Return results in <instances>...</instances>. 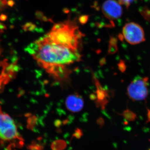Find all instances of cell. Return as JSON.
<instances>
[{
    "instance_id": "1",
    "label": "cell",
    "mask_w": 150,
    "mask_h": 150,
    "mask_svg": "<svg viewBox=\"0 0 150 150\" xmlns=\"http://www.w3.org/2000/svg\"><path fill=\"white\" fill-rule=\"evenodd\" d=\"M25 51L32 56L38 66L56 79L67 76V67L79 62V50L51 40L46 35L30 43Z\"/></svg>"
},
{
    "instance_id": "2",
    "label": "cell",
    "mask_w": 150,
    "mask_h": 150,
    "mask_svg": "<svg viewBox=\"0 0 150 150\" xmlns=\"http://www.w3.org/2000/svg\"><path fill=\"white\" fill-rule=\"evenodd\" d=\"M15 139L23 140L19 134L13 119L3 111L0 105V139L10 141Z\"/></svg>"
},
{
    "instance_id": "3",
    "label": "cell",
    "mask_w": 150,
    "mask_h": 150,
    "mask_svg": "<svg viewBox=\"0 0 150 150\" xmlns=\"http://www.w3.org/2000/svg\"><path fill=\"white\" fill-rule=\"evenodd\" d=\"M148 77H137L128 86L127 93L134 101H141L146 98L148 95Z\"/></svg>"
},
{
    "instance_id": "4",
    "label": "cell",
    "mask_w": 150,
    "mask_h": 150,
    "mask_svg": "<svg viewBox=\"0 0 150 150\" xmlns=\"http://www.w3.org/2000/svg\"><path fill=\"white\" fill-rule=\"evenodd\" d=\"M122 33L124 39L132 45H137L145 41L144 29L141 25L135 23H129L125 24Z\"/></svg>"
},
{
    "instance_id": "5",
    "label": "cell",
    "mask_w": 150,
    "mask_h": 150,
    "mask_svg": "<svg viewBox=\"0 0 150 150\" xmlns=\"http://www.w3.org/2000/svg\"><path fill=\"white\" fill-rule=\"evenodd\" d=\"M121 5L115 0H107L103 4V13L107 18L114 20L120 18L123 13Z\"/></svg>"
},
{
    "instance_id": "6",
    "label": "cell",
    "mask_w": 150,
    "mask_h": 150,
    "mask_svg": "<svg viewBox=\"0 0 150 150\" xmlns=\"http://www.w3.org/2000/svg\"><path fill=\"white\" fill-rule=\"evenodd\" d=\"M66 104L68 110L71 112H77L82 109L83 100L78 95H71L67 97Z\"/></svg>"
},
{
    "instance_id": "7",
    "label": "cell",
    "mask_w": 150,
    "mask_h": 150,
    "mask_svg": "<svg viewBox=\"0 0 150 150\" xmlns=\"http://www.w3.org/2000/svg\"><path fill=\"white\" fill-rule=\"evenodd\" d=\"M67 143L63 140H58L52 142L51 148L52 150H64L67 147Z\"/></svg>"
},
{
    "instance_id": "8",
    "label": "cell",
    "mask_w": 150,
    "mask_h": 150,
    "mask_svg": "<svg viewBox=\"0 0 150 150\" xmlns=\"http://www.w3.org/2000/svg\"><path fill=\"white\" fill-rule=\"evenodd\" d=\"M30 149L31 150H43V146L42 145L37 144H33L30 146Z\"/></svg>"
},
{
    "instance_id": "9",
    "label": "cell",
    "mask_w": 150,
    "mask_h": 150,
    "mask_svg": "<svg viewBox=\"0 0 150 150\" xmlns=\"http://www.w3.org/2000/svg\"><path fill=\"white\" fill-rule=\"evenodd\" d=\"M136 0H119L118 2L121 5H124L127 8L129 7L130 4Z\"/></svg>"
},
{
    "instance_id": "10",
    "label": "cell",
    "mask_w": 150,
    "mask_h": 150,
    "mask_svg": "<svg viewBox=\"0 0 150 150\" xmlns=\"http://www.w3.org/2000/svg\"><path fill=\"white\" fill-rule=\"evenodd\" d=\"M83 132L81 130L77 129L75 131L74 134L73 135V137H75L76 139H79L83 136Z\"/></svg>"
},
{
    "instance_id": "11",
    "label": "cell",
    "mask_w": 150,
    "mask_h": 150,
    "mask_svg": "<svg viewBox=\"0 0 150 150\" xmlns=\"http://www.w3.org/2000/svg\"><path fill=\"white\" fill-rule=\"evenodd\" d=\"M6 29L7 28L5 25L0 22V33H4V30H6Z\"/></svg>"
},
{
    "instance_id": "12",
    "label": "cell",
    "mask_w": 150,
    "mask_h": 150,
    "mask_svg": "<svg viewBox=\"0 0 150 150\" xmlns=\"http://www.w3.org/2000/svg\"><path fill=\"white\" fill-rule=\"evenodd\" d=\"M32 24V23L31 22H27L25 23L24 25L23 26V31L25 32H26L27 31V28Z\"/></svg>"
},
{
    "instance_id": "13",
    "label": "cell",
    "mask_w": 150,
    "mask_h": 150,
    "mask_svg": "<svg viewBox=\"0 0 150 150\" xmlns=\"http://www.w3.org/2000/svg\"><path fill=\"white\" fill-rule=\"evenodd\" d=\"M35 28H36V25H35V24H33L32 23V24L27 28V31H32V32H33V30L35 29Z\"/></svg>"
},
{
    "instance_id": "14",
    "label": "cell",
    "mask_w": 150,
    "mask_h": 150,
    "mask_svg": "<svg viewBox=\"0 0 150 150\" xmlns=\"http://www.w3.org/2000/svg\"><path fill=\"white\" fill-rule=\"evenodd\" d=\"M8 17L6 15L4 14H2L1 16H0V20L2 21H5L7 19Z\"/></svg>"
},
{
    "instance_id": "15",
    "label": "cell",
    "mask_w": 150,
    "mask_h": 150,
    "mask_svg": "<svg viewBox=\"0 0 150 150\" xmlns=\"http://www.w3.org/2000/svg\"><path fill=\"white\" fill-rule=\"evenodd\" d=\"M87 18L88 17L87 16L81 17L80 21V22L81 23H85L87 21Z\"/></svg>"
},
{
    "instance_id": "16",
    "label": "cell",
    "mask_w": 150,
    "mask_h": 150,
    "mask_svg": "<svg viewBox=\"0 0 150 150\" xmlns=\"http://www.w3.org/2000/svg\"><path fill=\"white\" fill-rule=\"evenodd\" d=\"M42 15H43V13L40 11L36 12V13H35V16H36V18L39 19L41 18Z\"/></svg>"
},
{
    "instance_id": "17",
    "label": "cell",
    "mask_w": 150,
    "mask_h": 150,
    "mask_svg": "<svg viewBox=\"0 0 150 150\" xmlns=\"http://www.w3.org/2000/svg\"><path fill=\"white\" fill-rule=\"evenodd\" d=\"M7 4L10 7H13L15 4V2L13 0H9L7 2Z\"/></svg>"
},
{
    "instance_id": "18",
    "label": "cell",
    "mask_w": 150,
    "mask_h": 150,
    "mask_svg": "<svg viewBox=\"0 0 150 150\" xmlns=\"http://www.w3.org/2000/svg\"><path fill=\"white\" fill-rule=\"evenodd\" d=\"M5 6L3 4L1 0H0V10L2 11L4 8Z\"/></svg>"
},
{
    "instance_id": "19",
    "label": "cell",
    "mask_w": 150,
    "mask_h": 150,
    "mask_svg": "<svg viewBox=\"0 0 150 150\" xmlns=\"http://www.w3.org/2000/svg\"><path fill=\"white\" fill-rule=\"evenodd\" d=\"M14 28V26L13 25H11L10 26V28H11V29H13V28Z\"/></svg>"
},
{
    "instance_id": "20",
    "label": "cell",
    "mask_w": 150,
    "mask_h": 150,
    "mask_svg": "<svg viewBox=\"0 0 150 150\" xmlns=\"http://www.w3.org/2000/svg\"></svg>"
}]
</instances>
